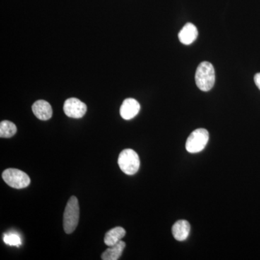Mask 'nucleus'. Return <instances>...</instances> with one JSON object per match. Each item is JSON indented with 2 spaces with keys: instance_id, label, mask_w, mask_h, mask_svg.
<instances>
[{
  "instance_id": "obj_1",
  "label": "nucleus",
  "mask_w": 260,
  "mask_h": 260,
  "mask_svg": "<svg viewBox=\"0 0 260 260\" xmlns=\"http://www.w3.org/2000/svg\"><path fill=\"white\" fill-rule=\"evenodd\" d=\"M195 81L200 90L209 91L213 88L215 82V70L208 61L200 63L195 74Z\"/></svg>"
},
{
  "instance_id": "obj_2",
  "label": "nucleus",
  "mask_w": 260,
  "mask_h": 260,
  "mask_svg": "<svg viewBox=\"0 0 260 260\" xmlns=\"http://www.w3.org/2000/svg\"><path fill=\"white\" fill-rule=\"evenodd\" d=\"M80 216V208L76 197L72 196L65 207L63 215V227L68 234L74 232L78 225Z\"/></svg>"
},
{
  "instance_id": "obj_3",
  "label": "nucleus",
  "mask_w": 260,
  "mask_h": 260,
  "mask_svg": "<svg viewBox=\"0 0 260 260\" xmlns=\"http://www.w3.org/2000/svg\"><path fill=\"white\" fill-rule=\"evenodd\" d=\"M118 164L121 170L126 175H134L140 169V158L135 150L125 149L119 154Z\"/></svg>"
},
{
  "instance_id": "obj_4",
  "label": "nucleus",
  "mask_w": 260,
  "mask_h": 260,
  "mask_svg": "<svg viewBox=\"0 0 260 260\" xmlns=\"http://www.w3.org/2000/svg\"><path fill=\"white\" fill-rule=\"evenodd\" d=\"M209 140L208 130L200 128L195 129L189 135L186 142V149L189 153H200L204 150Z\"/></svg>"
},
{
  "instance_id": "obj_5",
  "label": "nucleus",
  "mask_w": 260,
  "mask_h": 260,
  "mask_svg": "<svg viewBox=\"0 0 260 260\" xmlns=\"http://www.w3.org/2000/svg\"><path fill=\"white\" fill-rule=\"evenodd\" d=\"M3 179L7 184L15 189H23L30 184L28 174L16 169H8L3 173Z\"/></svg>"
},
{
  "instance_id": "obj_6",
  "label": "nucleus",
  "mask_w": 260,
  "mask_h": 260,
  "mask_svg": "<svg viewBox=\"0 0 260 260\" xmlns=\"http://www.w3.org/2000/svg\"><path fill=\"white\" fill-rule=\"evenodd\" d=\"M64 114L68 117L73 119H80L83 117L87 112V106L79 99L70 98L65 101L64 104Z\"/></svg>"
},
{
  "instance_id": "obj_7",
  "label": "nucleus",
  "mask_w": 260,
  "mask_h": 260,
  "mask_svg": "<svg viewBox=\"0 0 260 260\" xmlns=\"http://www.w3.org/2000/svg\"><path fill=\"white\" fill-rule=\"evenodd\" d=\"M140 105L134 99H126L120 107V115L125 120L133 119L139 113Z\"/></svg>"
},
{
  "instance_id": "obj_8",
  "label": "nucleus",
  "mask_w": 260,
  "mask_h": 260,
  "mask_svg": "<svg viewBox=\"0 0 260 260\" xmlns=\"http://www.w3.org/2000/svg\"><path fill=\"white\" fill-rule=\"evenodd\" d=\"M32 111L34 115L40 120H49L52 116V108L49 103L44 100H39L34 103L32 106Z\"/></svg>"
},
{
  "instance_id": "obj_9",
  "label": "nucleus",
  "mask_w": 260,
  "mask_h": 260,
  "mask_svg": "<svg viewBox=\"0 0 260 260\" xmlns=\"http://www.w3.org/2000/svg\"><path fill=\"white\" fill-rule=\"evenodd\" d=\"M198 31L194 24L186 23L179 34V39L184 45L192 44L198 38Z\"/></svg>"
},
{
  "instance_id": "obj_10",
  "label": "nucleus",
  "mask_w": 260,
  "mask_h": 260,
  "mask_svg": "<svg viewBox=\"0 0 260 260\" xmlns=\"http://www.w3.org/2000/svg\"><path fill=\"white\" fill-rule=\"evenodd\" d=\"M190 225L185 220H178L172 227V234L176 240L182 242L189 237Z\"/></svg>"
},
{
  "instance_id": "obj_11",
  "label": "nucleus",
  "mask_w": 260,
  "mask_h": 260,
  "mask_svg": "<svg viewBox=\"0 0 260 260\" xmlns=\"http://www.w3.org/2000/svg\"><path fill=\"white\" fill-rule=\"evenodd\" d=\"M126 244L123 241H120L114 246H109L107 250L102 254L103 260H117L120 258L123 251L125 249Z\"/></svg>"
},
{
  "instance_id": "obj_12",
  "label": "nucleus",
  "mask_w": 260,
  "mask_h": 260,
  "mask_svg": "<svg viewBox=\"0 0 260 260\" xmlns=\"http://www.w3.org/2000/svg\"><path fill=\"white\" fill-rule=\"evenodd\" d=\"M126 235V231L122 227H115L111 229L106 234L104 243L108 246H114L120 242Z\"/></svg>"
},
{
  "instance_id": "obj_13",
  "label": "nucleus",
  "mask_w": 260,
  "mask_h": 260,
  "mask_svg": "<svg viewBox=\"0 0 260 260\" xmlns=\"http://www.w3.org/2000/svg\"><path fill=\"white\" fill-rule=\"evenodd\" d=\"M17 133V127L14 123L10 121H3L0 123V137L2 138H10Z\"/></svg>"
},
{
  "instance_id": "obj_14",
  "label": "nucleus",
  "mask_w": 260,
  "mask_h": 260,
  "mask_svg": "<svg viewBox=\"0 0 260 260\" xmlns=\"http://www.w3.org/2000/svg\"><path fill=\"white\" fill-rule=\"evenodd\" d=\"M3 241L5 244L9 246H20L22 244L21 238L18 234L15 233H10V234H5L3 237Z\"/></svg>"
},
{
  "instance_id": "obj_15",
  "label": "nucleus",
  "mask_w": 260,
  "mask_h": 260,
  "mask_svg": "<svg viewBox=\"0 0 260 260\" xmlns=\"http://www.w3.org/2000/svg\"><path fill=\"white\" fill-rule=\"evenodd\" d=\"M254 82H255L256 86H257L258 88L260 90V73H257V74L255 75V76H254Z\"/></svg>"
}]
</instances>
